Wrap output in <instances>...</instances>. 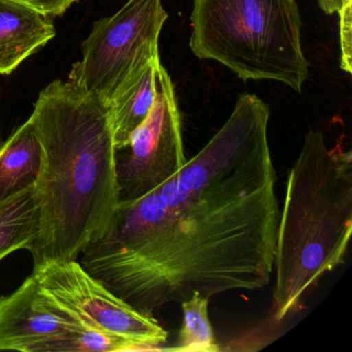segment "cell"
Returning a JSON list of instances; mask_svg holds the SVG:
<instances>
[{
    "label": "cell",
    "mask_w": 352,
    "mask_h": 352,
    "mask_svg": "<svg viewBox=\"0 0 352 352\" xmlns=\"http://www.w3.org/2000/svg\"><path fill=\"white\" fill-rule=\"evenodd\" d=\"M270 114L255 94L239 96L223 126L180 172L119 203L82 265L150 317L195 292L210 298L267 286L281 211Z\"/></svg>",
    "instance_id": "6da1fadb"
},
{
    "label": "cell",
    "mask_w": 352,
    "mask_h": 352,
    "mask_svg": "<svg viewBox=\"0 0 352 352\" xmlns=\"http://www.w3.org/2000/svg\"><path fill=\"white\" fill-rule=\"evenodd\" d=\"M28 120L42 149L34 267L77 261L104 238L120 203L108 104L69 80H56L41 91Z\"/></svg>",
    "instance_id": "7a4b0ae2"
},
{
    "label": "cell",
    "mask_w": 352,
    "mask_h": 352,
    "mask_svg": "<svg viewBox=\"0 0 352 352\" xmlns=\"http://www.w3.org/2000/svg\"><path fill=\"white\" fill-rule=\"evenodd\" d=\"M352 232V153L311 129L290 168L276 241L272 317L283 320L345 263Z\"/></svg>",
    "instance_id": "3957f363"
},
{
    "label": "cell",
    "mask_w": 352,
    "mask_h": 352,
    "mask_svg": "<svg viewBox=\"0 0 352 352\" xmlns=\"http://www.w3.org/2000/svg\"><path fill=\"white\" fill-rule=\"evenodd\" d=\"M190 48L240 79L275 80L300 94L309 77L296 0H193Z\"/></svg>",
    "instance_id": "277c9868"
},
{
    "label": "cell",
    "mask_w": 352,
    "mask_h": 352,
    "mask_svg": "<svg viewBox=\"0 0 352 352\" xmlns=\"http://www.w3.org/2000/svg\"><path fill=\"white\" fill-rule=\"evenodd\" d=\"M168 15L162 0H129L110 17L98 20L82 45V59L69 81L106 104L153 59Z\"/></svg>",
    "instance_id": "5b68a950"
},
{
    "label": "cell",
    "mask_w": 352,
    "mask_h": 352,
    "mask_svg": "<svg viewBox=\"0 0 352 352\" xmlns=\"http://www.w3.org/2000/svg\"><path fill=\"white\" fill-rule=\"evenodd\" d=\"M41 287L80 323L124 338L142 350L155 349L168 333L154 317L133 308L78 261H49L34 267Z\"/></svg>",
    "instance_id": "8992f818"
},
{
    "label": "cell",
    "mask_w": 352,
    "mask_h": 352,
    "mask_svg": "<svg viewBox=\"0 0 352 352\" xmlns=\"http://www.w3.org/2000/svg\"><path fill=\"white\" fill-rule=\"evenodd\" d=\"M125 149L129 153L121 160L117 157L120 201L144 197L186 164L174 85L162 63L156 73L155 102Z\"/></svg>",
    "instance_id": "52a82bcc"
},
{
    "label": "cell",
    "mask_w": 352,
    "mask_h": 352,
    "mask_svg": "<svg viewBox=\"0 0 352 352\" xmlns=\"http://www.w3.org/2000/svg\"><path fill=\"white\" fill-rule=\"evenodd\" d=\"M82 323L44 292L34 275L0 296V350L49 352Z\"/></svg>",
    "instance_id": "ba28073f"
},
{
    "label": "cell",
    "mask_w": 352,
    "mask_h": 352,
    "mask_svg": "<svg viewBox=\"0 0 352 352\" xmlns=\"http://www.w3.org/2000/svg\"><path fill=\"white\" fill-rule=\"evenodd\" d=\"M55 34L50 18L19 0H0V75L13 73Z\"/></svg>",
    "instance_id": "9c48e42d"
},
{
    "label": "cell",
    "mask_w": 352,
    "mask_h": 352,
    "mask_svg": "<svg viewBox=\"0 0 352 352\" xmlns=\"http://www.w3.org/2000/svg\"><path fill=\"white\" fill-rule=\"evenodd\" d=\"M160 57L150 61L109 104L117 151L129 146L133 131L144 122L156 98Z\"/></svg>",
    "instance_id": "30bf717a"
},
{
    "label": "cell",
    "mask_w": 352,
    "mask_h": 352,
    "mask_svg": "<svg viewBox=\"0 0 352 352\" xmlns=\"http://www.w3.org/2000/svg\"><path fill=\"white\" fill-rule=\"evenodd\" d=\"M42 149L30 120L0 145V201L36 184Z\"/></svg>",
    "instance_id": "8fae6325"
},
{
    "label": "cell",
    "mask_w": 352,
    "mask_h": 352,
    "mask_svg": "<svg viewBox=\"0 0 352 352\" xmlns=\"http://www.w3.org/2000/svg\"><path fill=\"white\" fill-rule=\"evenodd\" d=\"M38 232L34 184L0 201V261L20 250H32Z\"/></svg>",
    "instance_id": "7c38bea8"
},
{
    "label": "cell",
    "mask_w": 352,
    "mask_h": 352,
    "mask_svg": "<svg viewBox=\"0 0 352 352\" xmlns=\"http://www.w3.org/2000/svg\"><path fill=\"white\" fill-rule=\"evenodd\" d=\"M209 298L199 292L181 302L183 323L179 333V343L170 350L182 352H217L213 327L209 318Z\"/></svg>",
    "instance_id": "4fadbf2b"
},
{
    "label": "cell",
    "mask_w": 352,
    "mask_h": 352,
    "mask_svg": "<svg viewBox=\"0 0 352 352\" xmlns=\"http://www.w3.org/2000/svg\"><path fill=\"white\" fill-rule=\"evenodd\" d=\"M138 344L81 324L63 336L51 347L50 352H121L139 351Z\"/></svg>",
    "instance_id": "5bb4252c"
},
{
    "label": "cell",
    "mask_w": 352,
    "mask_h": 352,
    "mask_svg": "<svg viewBox=\"0 0 352 352\" xmlns=\"http://www.w3.org/2000/svg\"><path fill=\"white\" fill-rule=\"evenodd\" d=\"M351 6L352 0H347L338 12L340 15V40H341V67L351 73Z\"/></svg>",
    "instance_id": "9a60e30c"
},
{
    "label": "cell",
    "mask_w": 352,
    "mask_h": 352,
    "mask_svg": "<svg viewBox=\"0 0 352 352\" xmlns=\"http://www.w3.org/2000/svg\"><path fill=\"white\" fill-rule=\"evenodd\" d=\"M24 5L36 10L47 17L63 15L78 0H19Z\"/></svg>",
    "instance_id": "2e32d148"
},
{
    "label": "cell",
    "mask_w": 352,
    "mask_h": 352,
    "mask_svg": "<svg viewBox=\"0 0 352 352\" xmlns=\"http://www.w3.org/2000/svg\"><path fill=\"white\" fill-rule=\"evenodd\" d=\"M319 7L327 15L338 13L347 0H317Z\"/></svg>",
    "instance_id": "e0dca14e"
}]
</instances>
